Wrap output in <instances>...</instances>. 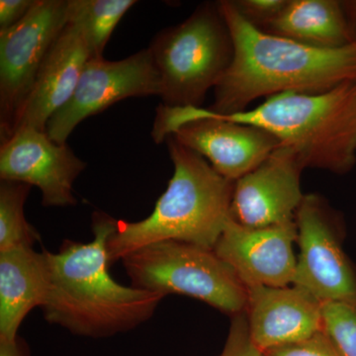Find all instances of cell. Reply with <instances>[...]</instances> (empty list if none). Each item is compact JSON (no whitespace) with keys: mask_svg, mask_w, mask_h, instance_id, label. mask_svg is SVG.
Segmentation results:
<instances>
[{"mask_svg":"<svg viewBox=\"0 0 356 356\" xmlns=\"http://www.w3.org/2000/svg\"><path fill=\"white\" fill-rule=\"evenodd\" d=\"M220 2L233 37L231 67L214 88L211 111L231 115L261 97L293 92L320 93L356 81V44L318 49L273 36L243 19L231 0Z\"/></svg>","mask_w":356,"mask_h":356,"instance_id":"1","label":"cell"},{"mask_svg":"<svg viewBox=\"0 0 356 356\" xmlns=\"http://www.w3.org/2000/svg\"><path fill=\"white\" fill-rule=\"evenodd\" d=\"M116 222L95 212L91 242L67 240L57 254L48 252L50 291L42 307L47 322L98 339L132 331L153 317L165 295L123 286L110 275L107 242Z\"/></svg>","mask_w":356,"mask_h":356,"instance_id":"2","label":"cell"},{"mask_svg":"<svg viewBox=\"0 0 356 356\" xmlns=\"http://www.w3.org/2000/svg\"><path fill=\"white\" fill-rule=\"evenodd\" d=\"M175 172L146 219L117 221L107 242L110 266L138 248L178 241L213 250L231 218L235 181L218 173L201 154L165 139Z\"/></svg>","mask_w":356,"mask_h":356,"instance_id":"3","label":"cell"},{"mask_svg":"<svg viewBox=\"0 0 356 356\" xmlns=\"http://www.w3.org/2000/svg\"><path fill=\"white\" fill-rule=\"evenodd\" d=\"M209 111L271 134L280 146L298 154L306 168L346 175L356 165V81L325 92L278 93L235 114Z\"/></svg>","mask_w":356,"mask_h":356,"instance_id":"4","label":"cell"},{"mask_svg":"<svg viewBox=\"0 0 356 356\" xmlns=\"http://www.w3.org/2000/svg\"><path fill=\"white\" fill-rule=\"evenodd\" d=\"M166 107H201L235 55L220 2H204L179 24L161 30L149 47Z\"/></svg>","mask_w":356,"mask_h":356,"instance_id":"5","label":"cell"},{"mask_svg":"<svg viewBox=\"0 0 356 356\" xmlns=\"http://www.w3.org/2000/svg\"><path fill=\"white\" fill-rule=\"evenodd\" d=\"M122 262L137 289L187 295L233 317L245 313L248 288L214 250L163 241L134 250Z\"/></svg>","mask_w":356,"mask_h":356,"instance_id":"6","label":"cell"},{"mask_svg":"<svg viewBox=\"0 0 356 356\" xmlns=\"http://www.w3.org/2000/svg\"><path fill=\"white\" fill-rule=\"evenodd\" d=\"M152 135L156 143L172 136L232 181L252 172L280 146L266 131L218 118L203 107L159 105Z\"/></svg>","mask_w":356,"mask_h":356,"instance_id":"7","label":"cell"},{"mask_svg":"<svg viewBox=\"0 0 356 356\" xmlns=\"http://www.w3.org/2000/svg\"><path fill=\"white\" fill-rule=\"evenodd\" d=\"M69 0H37L0 31V142L13 137L44 58L67 25Z\"/></svg>","mask_w":356,"mask_h":356,"instance_id":"8","label":"cell"},{"mask_svg":"<svg viewBox=\"0 0 356 356\" xmlns=\"http://www.w3.org/2000/svg\"><path fill=\"white\" fill-rule=\"evenodd\" d=\"M295 222L299 254L292 285L322 304L339 302L356 306V273L341 247L336 213L321 196L308 194Z\"/></svg>","mask_w":356,"mask_h":356,"instance_id":"9","label":"cell"},{"mask_svg":"<svg viewBox=\"0 0 356 356\" xmlns=\"http://www.w3.org/2000/svg\"><path fill=\"white\" fill-rule=\"evenodd\" d=\"M149 95H161V79L149 48L120 60L90 58L74 95L51 116L46 132L54 142L65 145L84 119L126 98Z\"/></svg>","mask_w":356,"mask_h":356,"instance_id":"10","label":"cell"},{"mask_svg":"<svg viewBox=\"0 0 356 356\" xmlns=\"http://www.w3.org/2000/svg\"><path fill=\"white\" fill-rule=\"evenodd\" d=\"M86 166L67 144L54 142L46 131L18 129L0 145V180L38 187L44 207L76 205L72 186Z\"/></svg>","mask_w":356,"mask_h":356,"instance_id":"11","label":"cell"},{"mask_svg":"<svg viewBox=\"0 0 356 356\" xmlns=\"http://www.w3.org/2000/svg\"><path fill=\"white\" fill-rule=\"evenodd\" d=\"M298 154L280 146L247 175L236 180L231 217L238 224L266 228L295 221L304 199Z\"/></svg>","mask_w":356,"mask_h":356,"instance_id":"12","label":"cell"},{"mask_svg":"<svg viewBox=\"0 0 356 356\" xmlns=\"http://www.w3.org/2000/svg\"><path fill=\"white\" fill-rule=\"evenodd\" d=\"M296 242L295 221L252 228L231 217L213 250L245 286L286 287L296 273Z\"/></svg>","mask_w":356,"mask_h":356,"instance_id":"13","label":"cell"},{"mask_svg":"<svg viewBox=\"0 0 356 356\" xmlns=\"http://www.w3.org/2000/svg\"><path fill=\"white\" fill-rule=\"evenodd\" d=\"M248 332L262 351L301 343L323 332V304L301 288L248 286Z\"/></svg>","mask_w":356,"mask_h":356,"instance_id":"14","label":"cell"},{"mask_svg":"<svg viewBox=\"0 0 356 356\" xmlns=\"http://www.w3.org/2000/svg\"><path fill=\"white\" fill-rule=\"evenodd\" d=\"M89 58L90 53L81 35L72 25L65 26L40 67L15 132L22 128L46 131L51 116L74 95Z\"/></svg>","mask_w":356,"mask_h":356,"instance_id":"15","label":"cell"},{"mask_svg":"<svg viewBox=\"0 0 356 356\" xmlns=\"http://www.w3.org/2000/svg\"><path fill=\"white\" fill-rule=\"evenodd\" d=\"M50 285L48 250L17 247L0 252V343L17 339L26 316L46 303Z\"/></svg>","mask_w":356,"mask_h":356,"instance_id":"16","label":"cell"},{"mask_svg":"<svg viewBox=\"0 0 356 356\" xmlns=\"http://www.w3.org/2000/svg\"><path fill=\"white\" fill-rule=\"evenodd\" d=\"M261 31L314 48L350 44L341 0H287L278 17Z\"/></svg>","mask_w":356,"mask_h":356,"instance_id":"17","label":"cell"},{"mask_svg":"<svg viewBox=\"0 0 356 356\" xmlns=\"http://www.w3.org/2000/svg\"><path fill=\"white\" fill-rule=\"evenodd\" d=\"M135 0H69L67 24L76 28L90 58H103L110 37Z\"/></svg>","mask_w":356,"mask_h":356,"instance_id":"18","label":"cell"},{"mask_svg":"<svg viewBox=\"0 0 356 356\" xmlns=\"http://www.w3.org/2000/svg\"><path fill=\"white\" fill-rule=\"evenodd\" d=\"M31 185L0 181V252L17 247H31L40 242V234L26 220L24 205Z\"/></svg>","mask_w":356,"mask_h":356,"instance_id":"19","label":"cell"},{"mask_svg":"<svg viewBox=\"0 0 356 356\" xmlns=\"http://www.w3.org/2000/svg\"><path fill=\"white\" fill-rule=\"evenodd\" d=\"M323 332L339 356H356V306L323 304Z\"/></svg>","mask_w":356,"mask_h":356,"instance_id":"20","label":"cell"},{"mask_svg":"<svg viewBox=\"0 0 356 356\" xmlns=\"http://www.w3.org/2000/svg\"><path fill=\"white\" fill-rule=\"evenodd\" d=\"M236 13L259 30L273 23L286 6L287 0H231Z\"/></svg>","mask_w":356,"mask_h":356,"instance_id":"21","label":"cell"},{"mask_svg":"<svg viewBox=\"0 0 356 356\" xmlns=\"http://www.w3.org/2000/svg\"><path fill=\"white\" fill-rule=\"evenodd\" d=\"M220 356H266L252 343L245 313L234 316L228 339Z\"/></svg>","mask_w":356,"mask_h":356,"instance_id":"22","label":"cell"},{"mask_svg":"<svg viewBox=\"0 0 356 356\" xmlns=\"http://www.w3.org/2000/svg\"><path fill=\"white\" fill-rule=\"evenodd\" d=\"M266 356H339L324 332L301 343L288 344L266 351Z\"/></svg>","mask_w":356,"mask_h":356,"instance_id":"23","label":"cell"},{"mask_svg":"<svg viewBox=\"0 0 356 356\" xmlns=\"http://www.w3.org/2000/svg\"><path fill=\"white\" fill-rule=\"evenodd\" d=\"M37 0H1L0 1V31L17 24L27 15Z\"/></svg>","mask_w":356,"mask_h":356,"instance_id":"24","label":"cell"},{"mask_svg":"<svg viewBox=\"0 0 356 356\" xmlns=\"http://www.w3.org/2000/svg\"><path fill=\"white\" fill-rule=\"evenodd\" d=\"M350 44H356V0H341Z\"/></svg>","mask_w":356,"mask_h":356,"instance_id":"25","label":"cell"},{"mask_svg":"<svg viewBox=\"0 0 356 356\" xmlns=\"http://www.w3.org/2000/svg\"><path fill=\"white\" fill-rule=\"evenodd\" d=\"M0 356H28L19 337L10 343H0Z\"/></svg>","mask_w":356,"mask_h":356,"instance_id":"26","label":"cell"}]
</instances>
